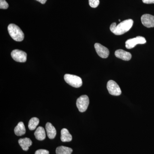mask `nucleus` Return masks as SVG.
Here are the masks:
<instances>
[{"mask_svg": "<svg viewBox=\"0 0 154 154\" xmlns=\"http://www.w3.org/2000/svg\"><path fill=\"white\" fill-rule=\"evenodd\" d=\"M133 25L132 19H128L120 22L118 25L113 23L110 26V30L116 35H121L129 31Z\"/></svg>", "mask_w": 154, "mask_h": 154, "instance_id": "nucleus-1", "label": "nucleus"}, {"mask_svg": "<svg viewBox=\"0 0 154 154\" xmlns=\"http://www.w3.org/2000/svg\"><path fill=\"white\" fill-rule=\"evenodd\" d=\"M9 34L15 41H22L24 39V33L19 26L14 24H11L8 27Z\"/></svg>", "mask_w": 154, "mask_h": 154, "instance_id": "nucleus-2", "label": "nucleus"}, {"mask_svg": "<svg viewBox=\"0 0 154 154\" xmlns=\"http://www.w3.org/2000/svg\"><path fill=\"white\" fill-rule=\"evenodd\" d=\"M64 78L68 84L74 88H79L82 85V79L78 76L66 74L65 75Z\"/></svg>", "mask_w": 154, "mask_h": 154, "instance_id": "nucleus-3", "label": "nucleus"}, {"mask_svg": "<svg viewBox=\"0 0 154 154\" xmlns=\"http://www.w3.org/2000/svg\"><path fill=\"white\" fill-rule=\"evenodd\" d=\"M89 104V99L87 95H82L77 100V107L80 112H85L88 109Z\"/></svg>", "mask_w": 154, "mask_h": 154, "instance_id": "nucleus-4", "label": "nucleus"}, {"mask_svg": "<svg viewBox=\"0 0 154 154\" xmlns=\"http://www.w3.org/2000/svg\"><path fill=\"white\" fill-rule=\"evenodd\" d=\"M146 42L145 38L143 36H138L132 38H130L125 42V47L127 49H131L137 45L143 44Z\"/></svg>", "mask_w": 154, "mask_h": 154, "instance_id": "nucleus-5", "label": "nucleus"}, {"mask_svg": "<svg viewBox=\"0 0 154 154\" xmlns=\"http://www.w3.org/2000/svg\"><path fill=\"white\" fill-rule=\"evenodd\" d=\"M107 89L109 94L113 96H119L121 95L122 91L119 86L113 80H110L107 83Z\"/></svg>", "mask_w": 154, "mask_h": 154, "instance_id": "nucleus-6", "label": "nucleus"}, {"mask_svg": "<svg viewBox=\"0 0 154 154\" xmlns=\"http://www.w3.org/2000/svg\"><path fill=\"white\" fill-rule=\"evenodd\" d=\"M11 55L13 59L18 62L24 63L27 60V54L20 50H14L11 52Z\"/></svg>", "mask_w": 154, "mask_h": 154, "instance_id": "nucleus-7", "label": "nucleus"}, {"mask_svg": "<svg viewBox=\"0 0 154 154\" xmlns=\"http://www.w3.org/2000/svg\"><path fill=\"white\" fill-rule=\"evenodd\" d=\"M97 54L102 58H107L109 55V51L107 48L99 43H96L94 45Z\"/></svg>", "mask_w": 154, "mask_h": 154, "instance_id": "nucleus-8", "label": "nucleus"}, {"mask_svg": "<svg viewBox=\"0 0 154 154\" xmlns=\"http://www.w3.org/2000/svg\"><path fill=\"white\" fill-rule=\"evenodd\" d=\"M142 23L148 28L154 27V16L150 14H144L141 18Z\"/></svg>", "mask_w": 154, "mask_h": 154, "instance_id": "nucleus-9", "label": "nucleus"}, {"mask_svg": "<svg viewBox=\"0 0 154 154\" xmlns=\"http://www.w3.org/2000/svg\"><path fill=\"white\" fill-rule=\"evenodd\" d=\"M115 55L116 57L121 59L122 60L128 61L131 58V54L130 53L122 49L116 50L115 52Z\"/></svg>", "mask_w": 154, "mask_h": 154, "instance_id": "nucleus-10", "label": "nucleus"}, {"mask_svg": "<svg viewBox=\"0 0 154 154\" xmlns=\"http://www.w3.org/2000/svg\"><path fill=\"white\" fill-rule=\"evenodd\" d=\"M48 137L50 139H53L56 135L57 131L54 127L50 122H47L45 125Z\"/></svg>", "mask_w": 154, "mask_h": 154, "instance_id": "nucleus-11", "label": "nucleus"}, {"mask_svg": "<svg viewBox=\"0 0 154 154\" xmlns=\"http://www.w3.org/2000/svg\"><path fill=\"white\" fill-rule=\"evenodd\" d=\"M19 143L23 150L27 151L29 147L32 145V142L29 138H21L19 140Z\"/></svg>", "mask_w": 154, "mask_h": 154, "instance_id": "nucleus-12", "label": "nucleus"}, {"mask_svg": "<svg viewBox=\"0 0 154 154\" xmlns=\"http://www.w3.org/2000/svg\"><path fill=\"white\" fill-rule=\"evenodd\" d=\"M34 135L37 140H44L46 137V134L44 128L42 126L38 127L34 132Z\"/></svg>", "mask_w": 154, "mask_h": 154, "instance_id": "nucleus-13", "label": "nucleus"}, {"mask_svg": "<svg viewBox=\"0 0 154 154\" xmlns=\"http://www.w3.org/2000/svg\"><path fill=\"white\" fill-rule=\"evenodd\" d=\"M61 140L63 142H70L72 140V136L66 128H63L61 131Z\"/></svg>", "mask_w": 154, "mask_h": 154, "instance_id": "nucleus-14", "label": "nucleus"}, {"mask_svg": "<svg viewBox=\"0 0 154 154\" xmlns=\"http://www.w3.org/2000/svg\"><path fill=\"white\" fill-rule=\"evenodd\" d=\"M14 132H15V134L19 136L25 134L26 133V129H25L24 123L22 122H20L18 123L17 126L15 128Z\"/></svg>", "mask_w": 154, "mask_h": 154, "instance_id": "nucleus-15", "label": "nucleus"}, {"mask_svg": "<svg viewBox=\"0 0 154 154\" xmlns=\"http://www.w3.org/2000/svg\"><path fill=\"white\" fill-rule=\"evenodd\" d=\"M72 149L68 147L60 146L58 147L56 150L57 154H71Z\"/></svg>", "mask_w": 154, "mask_h": 154, "instance_id": "nucleus-16", "label": "nucleus"}, {"mask_svg": "<svg viewBox=\"0 0 154 154\" xmlns=\"http://www.w3.org/2000/svg\"><path fill=\"white\" fill-rule=\"evenodd\" d=\"M39 120L36 117H33L30 119L28 123V128L30 130H34L39 124Z\"/></svg>", "mask_w": 154, "mask_h": 154, "instance_id": "nucleus-17", "label": "nucleus"}, {"mask_svg": "<svg viewBox=\"0 0 154 154\" xmlns=\"http://www.w3.org/2000/svg\"><path fill=\"white\" fill-rule=\"evenodd\" d=\"M89 5L93 8H96L99 6V0H89Z\"/></svg>", "mask_w": 154, "mask_h": 154, "instance_id": "nucleus-18", "label": "nucleus"}, {"mask_svg": "<svg viewBox=\"0 0 154 154\" xmlns=\"http://www.w3.org/2000/svg\"><path fill=\"white\" fill-rule=\"evenodd\" d=\"M9 5L5 0H0V8L7 9L8 8Z\"/></svg>", "mask_w": 154, "mask_h": 154, "instance_id": "nucleus-19", "label": "nucleus"}, {"mask_svg": "<svg viewBox=\"0 0 154 154\" xmlns=\"http://www.w3.org/2000/svg\"><path fill=\"white\" fill-rule=\"evenodd\" d=\"M35 154H49V152L47 150L41 149L36 151Z\"/></svg>", "mask_w": 154, "mask_h": 154, "instance_id": "nucleus-20", "label": "nucleus"}, {"mask_svg": "<svg viewBox=\"0 0 154 154\" xmlns=\"http://www.w3.org/2000/svg\"><path fill=\"white\" fill-rule=\"evenodd\" d=\"M142 1L145 4H154V0H142Z\"/></svg>", "mask_w": 154, "mask_h": 154, "instance_id": "nucleus-21", "label": "nucleus"}, {"mask_svg": "<svg viewBox=\"0 0 154 154\" xmlns=\"http://www.w3.org/2000/svg\"><path fill=\"white\" fill-rule=\"evenodd\" d=\"M36 1H38V2L41 3L42 4H45L47 0H36Z\"/></svg>", "mask_w": 154, "mask_h": 154, "instance_id": "nucleus-22", "label": "nucleus"}, {"mask_svg": "<svg viewBox=\"0 0 154 154\" xmlns=\"http://www.w3.org/2000/svg\"><path fill=\"white\" fill-rule=\"evenodd\" d=\"M119 22H120V19H119Z\"/></svg>", "mask_w": 154, "mask_h": 154, "instance_id": "nucleus-23", "label": "nucleus"}]
</instances>
